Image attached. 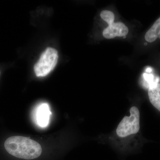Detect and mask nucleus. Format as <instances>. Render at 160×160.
<instances>
[{
  "label": "nucleus",
  "mask_w": 160,
  "mask_h": 160,
  "mask_svg": "<svg viewBox=\"0 0 160 160\" xmlns=\"http://www.w3.org/2000/svg\"><path fill=\"white\" fill-rule=\"evenodd\" d=\"M148 96L152 106L160 111V83H155L149 86Z\"/></svg>",
  "instance_id": "nucleus-6"
},
{
  "label": "nucleus",
  "mask_w": 160,
  "mask_h": 160,
  "mask_svg": "<svg viewBox=\"0 0 160 160\" xmlns=\"http://www.w3.org/2000/svg\"><path fill=\"white\" fill-rule=\"evenodd\" d=\"M143 76H144V78L145 80L147 81L148 83H149V86H151V85H153V84H155V83H157L153 82V76H152V75L144 73Z\"/></svg>",
  "instance_id": "nucleus-8"
},
{
  "label": "nucleus",
  "mask_w": 160,
  "mask_h": 160,
  "mask_svg": "<svg viewBox=\"0 0 160 160\" xmlns=\"http://www.w3.org/2000/svg\"><path fill=\"white\" fill-rule=\"evenodd\" d=\"M58 54L54 48L48 47L42 53L34 70L38 77H44L49 74L57 64Z\"/></svg>",
  "instance_id": "nucleus-3"
},
{
  "label": "nucleus",
  "mask_w": 160,
  "mask_h": 160,
  "mask_svg": "<svg viewBox=\"0 0 160 160\" xmlns=\"http://www.w3.org/2000/svg\"><path fill=\"white\" fill-rule=\"evenodd\" d=\"M129 116H125L118 125L116 133L119 138H125L137 134L140 130V112L136 106L130 108Z\"/></svg>",
  "instance_id": "nucleus-2"
},
{
  "label": "nucleus",
  "mask_w": 160,
  "mask_h": 160,
  "mask_svg": "<svg viewBox=\"0 0 160 160\" xmlns=\"http://www.w3.org/2000/svg\"><path fill=\"white\" fill-rule=\"evenodd\" d=\"M9 154L21 159H36L42 152V146L36 141L25 137L15 136L8 138L4 144Z\"/></svg>",
  "instance_id": "nucleus-1"
},
{
  "label": "nucleus",
  "mask_w": 160,
  "mask_h": 160,
  "mask_svg": "<svg viewBox=\"0 0 160 160\" xmlns=\"http://www.w3.org/2000/svg\"><path fill=\"white\" fill-rule=\"evenodd\" d=\"M0 74H1V72H0Z\"/></svg>",
  "instance_id": "nucleus-9"
},
{
  "label": "nucleus",
  "mask_w": 160,
  "mask_h": 160,
  "mask_svg": "<svg viewBox=\"0 0 160 160\" xmlns=\"http://www.w3.org/2000/svg\"><path fill=\"white\" fill-rule=\"evenodd\" d=\"M160 39V17L145 34V39L149 42H154L158 38Z\"/></svg>",
  "instance_id": "nucleus-7"
},
{
  "label": "nucleus",
  "mask_w": 160,
  "mask_h": 160,
  "mask_svg": "<svg viewBox=\"0 0 160 160\" xmlns=\"http://www.w3.org/2000/svg\"><path fill=\"white\" fill-rule=\"evenodd\" d=\"M51 112L47 103L40 104L36 110L35 119L37 124L40 127L44 128L48 126Z\"/></svg>",
  "instance_id": "nucleus-5"
},
{
  "label": "nucleus",
  "mask_w": 160,
  "mask_h": 160,
  "mask_svg": "<svg viewBox=\"0 0 160 160\" xmlns=\"http://www.w3.org/2000/svg\"><path fill=\"white\" fill-rule=\"evenodd\" d=\"M114 14H108L104 17L103 20L108 23L107 28L103 31V36L106 39L113 38L116 37H125L129 32V29L122 22H114Z\"/></svg>",
  "instance_id": "nucleus-4"
}]
</instances>
